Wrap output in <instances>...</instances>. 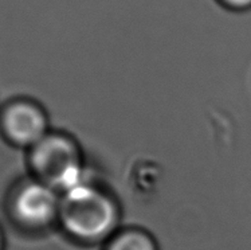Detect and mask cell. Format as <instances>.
<instances>
[{"instance_id": "6da1fadb", "label": "cell", "mask_w": 251, "mask_h": 250, "mask_svg": "<svg viewBox=\"0 0 251 250\" xmlns=\"http://www.w3.org/2000/svg\"><path fill=\"white\" fill-rule=\"evenodd\" d=\"M58 218L74 240L100 244L117 233L120 207L112 195L85 180L62 194Z\"/></svg>"}, {"instance_id": "7a4b0ae2", "label": "cell", "mask_w": 251, "mask_h": 250, "mask_svg": "<svg viewBox=\"0 0 251 250\" xmlns=\"http://www.w3.org/2000/svg\"><path fill=\"white\" fill-rule=\"evenodd\" d=\"M31 163L41 176V182L61 194L85 182L81 149L75 141L63 135L49 133L34 145Z\"/></svg>"}, {"instance_id": "3957f363", "label": "cell", "mask_w": 251, "mask_h": 250, "mask_svg": "<svg viewBox=\"0 0 251 250\" xmlns=\"http://www.w3.org/2000/svg\"><path fill=\"white\" fill-rule=\"evenodd\" d=\"M61 196L45 182H31L23 186L14 200L18 220L32 227H41L59 217Z\"/></svg>"}, {"instance_id": "277c9868", "label": "cell", "mask_w": 251, "mask_h": 250, "mask_svg": "<svg viewBox=\"0 0 251 250\" xmlns=\"http://www.w3.org/2000/svg\"><path fill=\"white\" fill-rule=\"evenodd\" d=\"M3 127L14 143L31 148L49 135V123L45 112L26 102L15 104L5 112Z\"/></svg>"}, {"instance_id": "5b68a950", "label": "cell", "mask_w": 251, "mask_h": 250, "mask_svg": "<svg viewBox=\"0 0 251 250\" xmlns=\"http://www.w3.org/2000/svg\"><path fill=\"white\" fill-rule=\"evenodd\" d=\"M103 250H159L152 235L141 229H126L117 231L106 241Z\"/></svg>"}, {"instance_id": "8992f818", "label": "cell", "mask_w": 251, "mask_h": 250, "mask_svg": "<svg viewBox=\"0 0 251 250\" xmlns=\"http://www.w3.org/2000/svg\"><path fill=\"white\" fill-rule=\"evenodd\" d=\"M218 3L232 12H246L251 10V0H218Z\"/></svg>"}, {"instance_id": "52a82bcc", "label": "cell", "mask_w": 251, "mask_h": 250, "mask_svg": "<svg viewBox=\"0 0 251 250\" xmlns=\"http://www.w3.org/2000/svg\"><path fill=\"white\" fill-rule=\"evenodd\" d=\"M0 250H1V238H0Z\"/></svg>"}]
</instances>
